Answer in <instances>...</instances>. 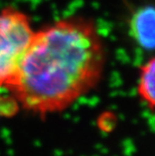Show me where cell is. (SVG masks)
Listing matches in <instances>:
<instances>
[{"label": "cell", "mask_w": 155, "mask_h": 156, "mask_svg": "<svg viewBox=\"0 0 155 156\" xmlns=\"http://www.w3.org/2000/svg\"><path fill=\"white\" fill-rule=\"evenodd\" d=\"M106 64V45L96 22L68 16L35 30L8 92L24 110L44 117L93 91Z\"/></svg>", "instance_id": "cell-1"}, {"label": "cell", "mask_w": 155, "mask_h": 156, "mask_svg": "<svg viewBox=\"0 0 155 156\" xmlns=\"http://www.w3.org/2000/svg\"><path fill=\"white\" fill-rule=\"evenodd\" d=\"M35 30L30 18L13 7L0 10V90L13 85Z\"/></svg>", "instance_id": "cell-2"}, {"label": "cell", "mask_w": 155, "mask_h": 156, "mask_svg": "<svg viewBox=\"0 0 155 156\" xmlns=\"http://www.w3.org/2000/svg\"><path fill=\"white\" fill-rule=\"evenodd\" d=\"M129 35L137 46L155 51V5H140L131 11L128 19Z\"/></svg>", "instance_id": "cell-3"}, {"label": "cell", "mask_w": 155, "mask_h": 156, "mask_svg": "<svg viewBox=\"0 0 155 156\" xmlns=\"http://www.w3.org/2000/svg\"><path fill=\"white\" fill-rule=\"evenodd\" d=\"M136 93L140 102L150 112L155 113V55L139 67Z\"/></svg>", "instance_id": "cell-4"}]
</instances>
